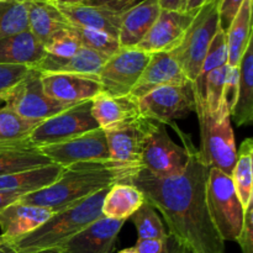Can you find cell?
Masks as SVG:
<instances>
[{
  "instance_id": "6da1fadb",
  "label": "cell",
  "mask_w": 253,
  "mask_h": 253,
  "mask_svg": "<svg viewBox=\"0 0 253 253\" xmlns=\"http://www.w3.org/2000/svg\"><path fill=\"white\" fill-rule=\"evenodd\" d=\"M209 168L190 143L187 165L173 175L152 174L141 168L125 180L137 188L148 204L162 214L172 235L194 253H225V241L215 229L207 205Z\"/></svg>"
},
{
  "instance_id": "7a4b0ae2",
  "label": "cell",
  "mask_w": 253,
  "mask_h": 253,
  "mask_svg": "<svg viewBox=\"0 0 253 253\" xmlns=\"http://www.w3.org/2000/svg\"><path fill=\"white\" fill-rule=\"evenodd\" d=\"M138 170L111 162L81 163L64 168L58 179L48 187L20 198L24 204L51 209L57 212L76 205L118 182H125Z\"/></svg>"
},
{
  "instance_id": "3957f363",
  "label": "cell",
  "mask_w": 253,
  "mask_h": 253,
  "mask_svg": "<svg viewBox=\"0 0 253 253\" xmlns=\"http://www.w3.org/2000/svg\"><path fill=\"white\" fill-rule=\"evenodd\" d=\"M108 189L100 190L78 204L54 212L30 234L15 241L2 242L11 253H30L51 247H61L84 227L103 216L101 205Z\"/></svg>"
},
{
  "instance_id": "277c9868",
  "label": "cell",
  "mask_w": 253,
  "mask_h": 253,
  "mask_svg": "<svg viewBox=\"0 0 253 253\" xmlns=\"http://www.w3.org/2000/svg\"><path fill=\"white\" fill-rule=\"evenodd\" d=\"M195 114L200 126V157L207 167L224 172L231 177L237 157L236 140L231 126L230 109L214 116L204 103L195 104Z\"/></svg>"
},
{
  "instance_id": "5b68a950",
  "label": "cell",
  "mask_w": 253,
  "mask_h": 253,
  "mask_svg": "<svg viewBox=\"0 0 253 253\" xmlns=\"http://www.w3.org/2000/svg\"><path fill=\"white\" fill-rule=\"evenodd\" d=\"M220 26L219 0H208L195 12L179 46L170 52L190 83L197 79L208 48Z\"/></svg>"
},
{
  "instance_id": "8992f818",
  "label": "cell",
  "mask_w": 253,
  "mask_h": 253,
  "mask_svg": "<svg viewBox=\"0 0 253 253\" xmlns=\"http://www.w3.org/2000/svg\"><path fill=\"white\" fill-rule=\"evenodd\" d=\"M207 205L220 237L225 242H236L241 232L245 209L235 192L231 177L214 168L208 172Z\"/></svg>"
},
{
  "instance_id": "52a82bcc",
  "label": "cell",
  "mask_w": 253,
  "mask_h": 253,
  "mask_svg": "<svg viewBox=\"0 0 253 253\" xmlns=\"http://www.w3.org/2000/svg\"><path fill=\"white\" fill-rule=\"evenodd\" d=\"M184 145H177L168 135L167 128L162 124L143 119V169L152 174L173 175L182 172L187 165L189 156V146L192 143L189 136L184 137Z\"/></svg>"
},
{
  "instance_id": "ba28073f",
  "label": "cell",
  "mask_w": 253,
  "mask_h": 253,
  "mask_svg": "<svg viewBox=\"0 0 253 253\" xmlns=\"http://www.w3.org/2000/svg\"><path fill=\"white\" fill-rule=\"evenodd\" d=\"M98 128L91 116V100L77 104L36 126L27 136V146L34 148L56 145Z\"/></svg>"
},
{
  "instance_id": "9c48e42d",
  "label": "cell",
  "mask_w": 253,
  "mask_h": 253,
  "mask_svg": "<svg viewBox=\"0 0 253 253\" xmlns=\"http://www.w3.org/2000/svg\"><path fill=\"white\" fill-rule=\"evenodd\" d=\"M4 101L7 108L30 121L42 123L51 116L57 115L74 105L49 99L44 94L41 83V73L31 68L29 73L10 90L4 93Z\"/></svg>"
},
{
  "instance_id": "30bf717a",
  "label": "cell",
  "mask_w": 253,
  "mask_h": 253,
  "mask_svg": "<svg viewBox=\"0 0 253 253\" xmlns=\"http://www.w3.org/2000/svg\"><path fill=\"white\" fill-rule=\"evenodd\" d=\"M150 57V53L136 47H120L106 59L98 74L103 93L113 96L130 95Z\"/></svg>"
},
{
  "instance_id": "8fae6325",
  "label": "cell",
  "mask_w": 253,
  "mask_h": 253,
  "mask_svg": "<svg viewBox=\"0 0 253 253\" xmlns=\"http://www.w3.org/2000/svg\"><path fill=\"white\" fill-rule=\"evenodd\" d=\"M140 115L162 125H173V121L195 113V99L192 84L167 85L151 91L138 99Z\"/></svg>"
},
{
  "instance_id": "7c38bea8",
  "label": "cell",
  "mask_w": 253,
  "mask_h": 253,
  "mask_svg": "<svg viewBox=\"0 0 253 253\" xmlns=\"http://www.w3.org/2000/svg\"><path fill=\"white\" fill-rule=\"evenodd\" d=\"M37 150L53 165L62 168L81 163H101L110 161L105 132L99 127L61 143Z\"/></svg>"
},
{
  "instance_id": "4fadbf2b",
  "label": "cell",
  "mask_w": 253,
  "mask_h": 253,
  "mask_svg": "<svg viewBox=\"0 0 253 253\" xmlns=\"http://www.w3.org/2000/svg\"><path fill=\"white\" fill-rule=\"evenodd\" d=\"M195 12L169 11L161 9L153 26L136 48L150 54L172 52L182 42L185 32L194 19Z\"/></svg>"
},
{
  "instance_id": "5bb4252c",
  "label": "cell",
  "mask_w": 253,
  "mask_h": 253,
  "mask_svg": "<svg viewBox=\"0 0 253 253\" xmlns=\"http://www.w3.org/2000/svg\"><path fill=\"white\" fill-rule=\"evenodd\" d=\"M44 94L64 105H77L91 100L103 91L98 76L89 74H41Z\"/></svg>"
},
{
  "instance_id": "9a60e30c",
  "label": "cell",
  "mask_w": 253,
  "mask_h": 253,
  "mask_svg": "<svg viewBox=\"0 0 253 253\" xmlns=\"http://www.w3.org/2000/svg\"><path fill=\"white\" fill-rule=\"evenodd\" d=\"M111 162L123 167L140 170L142 168L143 118L121 124L104 131Z\"/></svg>"
},
{
  "instance_id": "2e32d148",
  "label": "cell",
  "mask_w": 253,
  "mask_h": 253,
  "mask_svg": "<svg viewBox=\"0 0 253 253\" xmlns=\"http://www.w3.org/2000/svg\"><path fill=\"white\" fill-rule=\"evenodd\" d=\"M125 221L101 216L61 246L66 253H114Z\"/></svg>"
},
{
  "instance_id": "e0dca14e",
  "label": "cell",
  "mask_w": 253,
  "mask_h": 253,
  "mask_svg": "<svg viewBox=\"0 0 253 253\" xmlns=\"http://www.w3.org/2000/svg\"><path fill=\"white\" fill-rule=\"evenodd\" d=\"M184 84L192 83L185 77L179 63L170 52L152 53L137 83L131 90L130 95L138 100L151 91L162 86L184 85Z\"/></svg>"
},
{
  "instance_id": "ac0fdd59",
  "label": "cell",
  "mask_w": 253,
  "mask_h": 253,
  "mask_svg": "<svg viewBox=\"0 0 253 253\" xmlns=\"http://www.w3.org/2000/svg\"><path fill=\"white\" fill-rule=\"evenodd\" d=\"M54 211L51 209L16 202L0 211V240L11 242L30 234L48 220Z\"/></svg>"
},
{
  "instance_id": "d6986e66",
  "label": "cell",
  "mask_w": 253,
  "mask_h": 253,
  "mask_svg": "<svg viewBox=\"0 0 253 253\" xmlns=\"http://www.w3.org/2000/svg\"><path fill=\"white\" fill-rule=\"evenodd\" d=\"M91 116L98 127L105 131L140 118L138 100L132 95L113 96L101 91L91 99Z\"/></svg>"
},
{
  "instance_id": "ffe728a7",
  "label": "cell",
  "mask_w": 253,
  "mask_h": 253,
  "mask_svg": "<svg viewBox=\"0 0 253 253\" xmlns=\"http://www.w3.org/2000/svg\"><path fill=\"white\" fill-rule=\"evenodd\" d=\"M161 12L158 0H142L123 12L119 43L120 47H136L153 26Z\"/></svg>"
},
{
  "instance_id": "44dd1931",
  "label": "cell",
  "mask_w": 253,
  "mask_h": 253,
  "mask_svg": "<svg viewBox=\"0 0 253 253\" xmlns=\"http://www.w3.org/2000/svg\"><path fill=\"white\" fill-rule=\"evenodd\" d=\"M56 5V4H54ZM71 26L103 31L118 39L123 12H116L95 5H56Z\"/></svg>"
},
{
  "instance_id": "7402d4cb",
  "label": "cell",
  "mask_w": 253,
  "mask_h": 253,
  "mask_svg": "<svg viewBox=\"0 0 253 253\" xmlns=\"http://www.w3.org/2000/svg\"><path fill=\"white\" fill-rule=\"evenodd\" d=\"M109 57L94 52L91 49L81 47L76 54L66 58L44 54L43 58L35 64L32 68L36 69L41 74H89V76H98L101 67Z\"/></svg>"
},
{
  "instance_id": "603a6c76",
  "label": "cell",
  "mask_w": 253,
  "mask_h": 253,
  "mask_svg": "<svg viewBox=\"0 0 253 253\" xmlns=\"http://www.w3.org/2000/svg\"><path fill=\"white\" fill-rule=\"evenodd\" d=\"M43 44L27 30L0 40V64L32 68L44 57Z\"/></svg>"
},
{
  "instance_id": "cb8c5ba5",
  "label": "cell",
  "mask_w": 253,
  "mask_h": 253,
  "mask_svg": "<svg viewBox=\"0 0 253 253\" xmlns=\"http://www.w3.org/2000/svg\"><path fill=\"white\" fill-rule=\"evenodd\" d=\"M230 116L236 126H250L253 121V47L247 46L240 62V78L236 96L230 108Z\"/></svg>"
},
{
  "instance_id": "d4e9b609",
  "label": "cell",
  "mask_w": 253,
  "mask_h": 253,
  "mask_svg": "<svg viewBox=\"0 0 253 253\" xmlns=\"http://www.w3.org/2000/svg\"><path fill=\"white\" fill-rule=\"evenodd\" d=\"M29 31L42 44L59 30L69 27V22L58 7L48 0H26Z\"/></svg>"
},
{
  "instance_id": "484cf974",
  "label": "cell",
  "mask_w": 253,
  "mask_h": 253,
  "mask_svg": "<svg viewBox=\"0 0 253 253\" xmlns=\"http://www.w3.org/2000/svg\"><path fill=\"white\" fill-rule=\"evenodd\" d=\"M145 202V197L137 188L126 182H118L108 189L101 205V214L109 219L126 221Z\"/></svg>"
},
{
  "instance_id": "4316f807",
  "label": "cell",
  "mask_w": 253,
  "mask_h": 253,
  "mask_svg": "<svg viewBox=\"0 0 253 253\" xmlns=\"http://www.w3.org/2000/svg\"><path fill=\"white\" fill-rule=\"evenodd\" d=\"M227 66L239 67L247 46L252 41V0H245L226 30Z\"/></svg>"
},
{
  "instance_id": "83f0119b",
  "label": "cell",
  "mask_w": 253,
  "mask_h": 253,
  "mask_svg": "<svg viewBox=\"0 0 253 253\" xmlns=\"http://www.w3.org/2000/svg\"><path fill=\"white\" fill-rule=\"evenodd\" d=\"M64 168L57 165L44 166V167L34 168L24 172L12 173V174L0 177V190H17L25 195L32 192L48 187L56 182L62 174Z\"/></svg>"
},
{
  "instance_id": "f1b7e54d",
  "label": "cell",
  "mask_w": 253,
  "mask_h": 253,
  "mask_svg": "<svg viewBox=\"0 0 253 253\" xmlns=\"http://www.w3.org/2000/svg\"><path fill=\"white\" fill-rule=\"evenodd\" d=\"M231 180L240 203L246 209L253 202V140L246 138L237 151Z\"/></svg>"
},
{
  "instance_id": "f546056e",
  "label": "cell",
  "mask_w": 253,
  "mask_h": 253,
  "mask_svg": "<svg viewBox=\"0 0 253 253\" xmlns=\"http://www.w3.org/2000/svg\"><path fill=\"white\" fill-rule=\"evenodd\" d=\"M227 59H229V53H227L226 31L220 26L208 48L204 61L200 67L199 74L192 83L195 104L204 101L205 82H207V77L209 76V73H211L214 69L219 68V67L226 66Z\"/></svg>"
},
{
  "instance_id": "4dcf8cb0",
  "label": "cell",
  "mask_w": 253,
  "mask_h": 253,
  "mask_svg": "<svg viewBox=\"0 0 253 253\" xmlns=\"http://www.w3.org/2000/svg\"><path fill=\"white\" fill-rule=\"evenodd\" d=\"M53 165L34 147L0 148V177Z\"/></svg>"
},
{
  "instance_id": "1f68e13d",
  "label": "cell",
  "mask_w": 253,
  "mask_h": 253,
  "mask_svg": "<svg viewBox=\"0 0 253 253\" xmlns=\"http://www.w3.org/2000/svg\"><path fill=\"white\" fill-rule=\"evenodd\" d=\"M39 124L21 118L6 105L0 108V148L30 147L26 138Z\"/></svg>"
},
{
  "instance_id": "d6a6232c",
  "label": "cell",
  "mask_w": 253,
  "mask_h": 253,
  "mask_svg": "<svg viewBox=\"0 0 253 253\" xmlns=\"http://www.w3.org/2000/svg\"><path fill=\"white\" fill-rule=\"evenodd\" d=\"M27 30L26 0H0V40Z\"/></svg>"
},
{
  "instance_id": "836d02e7",
  "label": "cell",
  "mask_w": 253,
  "mask_h": 253,
  "mask_svg": "<svg viewBox=\"0 0 253 253\" xmlns=\"http://www.w3.org/2000/svg\"><path fill=\"white\" fill-rule=\"evenodd\" d=\"M226 66L214 69L205 82L204 105L211 115H220L224 109L229 108L226 96H225V78H226ZM230 109V108H229Z\"/></svg>"
},
{
  "instance_id": "e575fe53",
  "label": "cell",
  "mask_w": 253,
  "mask_h": 253,
  "mask_svg": "<svg viewBox=\"0 0 253 253\" xmlns=\"http://www.w3.org/2000/svg\"><path fill=\"white\" fill-rule=\"evenodd\" d=\"M131 220L137 229L138 239H153L165 241L167 237L165 224L158 216L155 208L147 202L131 216Z\"/></svg>"
},
{
  "instance_id": "d590c367",
  "label": "cell",
  "mask_w": 253,
  "mask_h": 253,
  "mask_svg": "<svg viewBox=\"0 0 253 253\" xmlns=\"http://www.w3.org/2000/svg\"><path fill=\"white\" fill-rule=\"evenodd\" d=\"M72 29L74 30V32L78 36L81 46L84 47V48L98 52V53L103 54L105 57H111L120 48L119 40L105 34V32L78 26H72Z\"/></svg>"
},
{
  "instance_id": "8d00e7d4",
  "label": "cell",
  "mask_w": 253,
  "mask_h": 253,
  "mask_svg": "<svg viewBox=\"0 0 253 253\" xmlns=\"http://www.w3.org/2000/svg\"><path fill=\"white\" fill-rule=\"evenodd\" d=\"M81 47L78 36L72 26L57 31L43 43L46 54L59 58L73 56L81 49Z\"/></svg>"
},
{
  "instance_id": "74e56055",
  "label": "cell",
  "mask_w": 253,
  "mask_h": 253,
  "mask_svg": "<svg viewBox=\"0 0 253 253\" xmlns=\"http://www.w3.org/2000/svg\"><path fill=\"white\" fill-rule=\"evenodd\" d=\"M26 66H12V64H0V95L16 85L30 71Z\"/></svg>"
},
{
  "instance_id": "f35d334b",
  "label": "cell",
  "mask_w": 253,
  "mask_h": 253,
  "mask_svg": "<svg viewBox=\"0 0 253 253\" xmlns=\"http://www.w3.org/2000/svg\"><path fill=\"white\" fill-rule=\"evenodd\" d=\"M236 242L242 253H253V202L245 209L241 232Z\"/></svg>"
},
{
  "instance_id": "ab89813d",
  "label": "cell",
  "mask_w": 253,
  "mask_h": 253,
  "mask_svg": "<svg viewBox=\"0 0 253 253\" xmlns=\"http://www.w3.org/2000/svg\"><path fill=\"white\" fill-rule=\"evenodd\" d=\"M244 1L245 0H219V17L222 29L226 30L229 27Z\"/></svg>"
},
{
  "instance_id": "60d3db41",
  "label": "cell",
  "mask_w": 253,
  "mask_h": 253,
  "mask_svg": "<svg viewBox=\"0 0 253 253\" xmlns=\"http://www.w3.org/2000/svg\"><path fill=\"white\" fill-rule=\"evenodd\" d=\"M142 0H93L89 5L105 7V9L113 10L116 12H125L130 7L135 6Z\"/></svg>"
},
{
  "instance_id": "b9f144b4",
  "label": "cell",
  "mask_w": 253,
  "mask_h": 253,
  "mask_svg": "<svg viewBox=\"0 0 253 253\" xmlns=\"http://www.w3.org/2000/svg\"><path fill=\"white\" fill-rule=\"evenodd\" d=\"M133 247L137 253H163L165 241L153 239H137V242Z\"/></svg>"
},
{
  "instance_id": "7bdbcfd3",
  "label": "cell",
  "mask_w": 253,
  "mask_h": 253,
  "mask_svg": "<svg viewBox=\"0 0 253 253\" xmlns=\"http://www.w3.org/2000/svg\"><path fill=\"white\" fill-rule=\"evenodd\" d=\"M163 253H194L183 242L168 234L165 240V252Z\"/></svg>"
},
{
  "instance_id": "ee69618b",
  "label": "cell",
  "mask_w": 253,
  "mask_h": 253,
  "mask_svg": "<svg viewBox=\"0 0 253 253\" xmlns=\"http://www.w3.org/2000/svg\"><path fill=\"white\" fill-rule=\"evenodd\" d=\"M24 195V193L17 192V190H0V211L9 205L19 202L20 198Z\"/></svg>"
},
{
  "instance_id": "f6af8a7d",
  "label": "cell",
  "mask_w": 253,
  "mask_h": 253,
  "mask_svg": "<svg viewBox=\"0 0 253 253\" xmlns=\"http://www.w3.org/2000/svg\"><path fill=\"white\" fill-rule=\"evenodd\" d=\"M160 6L162 10H169V11H184L185 0H158Z\"/></svg>"
},
{
  "instance_id": "bcb514c9",
  "label": "cell",
  "mask_w": 253,
  "mask_h": 253,
  "mask_svg": "<svg viewBox=\"0 0 253 253\" xmlns=\"http://www.w3.org/2000/svg\"><path fill=\"white\" fill-rule=\"evenodd\" d=\"M208 0H185V10L187 12H195L207 2Z\"/></svg>"
},
{
  "instance_id": "7dc6e473",
  "label": "cell",
  "mask_w": 253,
  "mask_h": 253,
  "mask_svg": "<svg viewBox=\"0 0 253 253\" xmlns=\"http://www.w3.org/2000/svg\"><path fill=\"white\" fill-rule=\"evenodd\" d=\"M56 5H66V6H72V5H89L93 0H48Z\"/></svg>"
},
{
  "instance_id": "c3c4849f",
  "label": "cell",
  "mask_w": 253,
  "mask_h": 253,
  "mask_svg": "<svg viewBox=\"0 0 253 253\" xmlns=\"http://www.w3.org/2000/svg\"><path fill=\"white\" fill-rule=\"evenodd\" d=\"M30 253H66L61 247H51V249H44V250H39V251L30 252Z\"/></svg>"
},
{
  "instance_id": "681fc988",
  "label": "cell",
  "mask_w": 253,
  "mask_h": 253,
  "mask_svg": "<svg viewBox=\"0 0 253 253\" xmlns=\"http://www.w3.org/2000/svg\"><path fill=\"white\" fill-rule=\"evenodd\" d=\"M0 253H11L9 250H7V247L5 246L4 242H2L1 240H0Z\"/></svg>"
},
{
  "instance_id": "f907efd6",
  "label": "cell",
  "mask_w": 253,
  "mask_h": 253,
  "mask_svg": "<svg viewBox=\"0 0 253 253\" xmlns=\"http://www.w3.org/2000/svg\"><path fill=\"white\" fill-rule=\"evenodd\" d=\"M119 253H137V252H136L135 247H128V249L121 250V251L119 252Z\"/></svg>"
},
{
  "instance_id": "816d5d0a",
  "label": "cell",
  "mask_w": 253,
  "mask_h": 253,
  "mask_svg": "<svg viewBox=\"0 0 253 253\" xmlns=\"http://www.w3.org/2000/svg\"><path fill=\"white\" fill-rule=\"evenodd\" d=\"M5 105V101H4V94H1L0 95V108H2V106Z\"/></svg>"
},
{
  "instance_id": "f5cc1de1",
  "label": "cell",
  "mask_w": 253,
  "mask_h": 253,
  "mask_svg": "<svg viewBox=\"0 0 253 253\" xmlns=\"http://www.w3.org/2000/svg\"><path fill=\"white\" fill-rule=\"evenodd\" d=\"M1 148H4V147H1Z\"/></svg>"
}]
</instances>
